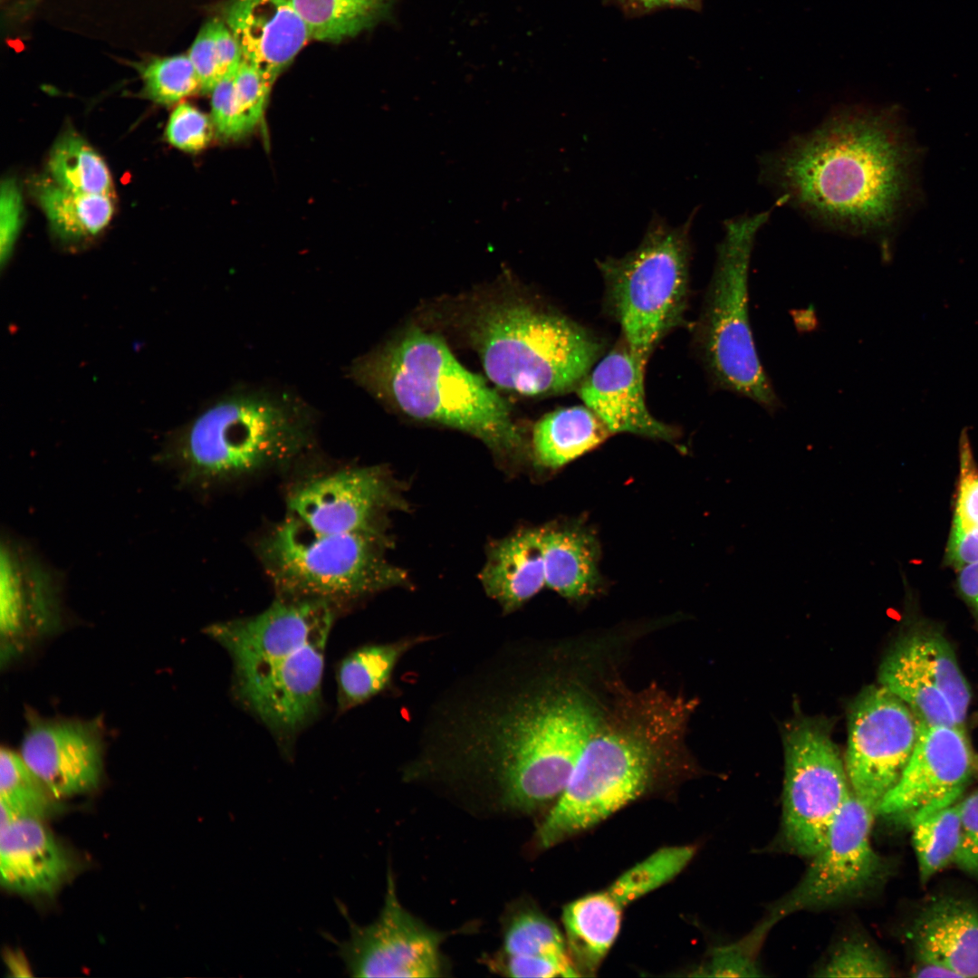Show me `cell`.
<instances>
[{"label":"cell","instance_id":"6da1fadb","mask_svg":"<svg viewBox=\"0 0 978 978\" xmlns=\"http://www.w3.org/2000/svg\"><path fill=\"white\" fill-rule=\"evenodd\" d=\"M519 652L496 654L437 702L408 775L477 778L519 811L558 790L580 748V715L561 678L531 671Z\"/></svg>","mask_w":978,"mask_h":978},{"label":"cell","instance_id":"7a4b0ae2","mask_svg":"<svg viewBox=\"0 0 978 978\" xmlns=\"http://www.w3.org/2000/svg\"><path fill=\"white\" fill-rule=\"evenodd\" d=\"M917 152L895 110L847 107L762 159V177L834 230L878 239L885 255L914 189Z\"/></svg>","mask_w":978,"mask_h":978},{"label":"cell","instance_id":"3957f363","mask_svg":"<svg viewBox=\"0 0 978 978\" xmlns=\"http://www.w3.org/2000/svg\"><path fill=\"white\" fill-rule=\"evenodd\" d=\"M689 710L683 698L647 688L601 716L537 831L538 845L589 829L658 786L680 753Z\"/></svg>","mask_w":978,"mask_h":978},{"label":"cell","instance_id":"277c9868","mask_svg":"<svg viewBox=\"0 0 978 978\" xmlns=\"http://www.w3.org/2000/svg\"><path fill=\"white\" fill-rule=\"evenodd\" d=\"M334 604L279 597L257 615L206 629L232 659L239 702L282 741L293 739L321 709Z\"/></svg>","mask_w":978,"mask_h":978},{"label":"cell","instance_id":"5b68a950","mask_svg":"<svg viewBox=\"0 0 978 978\" xmlns=\"http://www.w3.org/2000/svg\"><path fill=\"white\" fill-rule=\"evenodd\" d=\"M355 380L406 416L459 429L494 452L515 457L524 447L508 404L465 369L439 335L410 327L358 360Z\"/></svg>","mask_w":978,"mask_h":978},{"label":"cell","instance_id":"8992f818","mask_svg":"<svg viewBox=\"0 0 978 978\" xmlns=\"http://www.w3.org/2000/svg\"><path fill=\"white\" fill-rule=\"evenodd\" d=\"M313 418L290 394L235 391L172 435L162 458L192 485L210 487L282 468L302 456Z\"/></svg>","mask_w":978,"mask_h":978},{"label":"cell","instance_id":"52a82bcc","mask_svg":"<svg viewBox=\"0 0 978 978\" xmlns=\"http://www.w3.org/2000/svg\"><path fill=\"white\" fill-rule=\"evenodd\" d=\"M465 329L488 379L526 397L577 388L604 350L585 327L514 292L476 302L465 316Z\"/></svg>","mask_w":978,"mask_h":978},{"label":"cell","instance_id":"ba28073f","mask_svg":"<svg viewBox=\"0 0 978 978\" xmlns=\"http://www.w3.org/2000/svg\"><path fill=\"white\" fill-rule=\"evenodd\" d=\"M693 219L673 226L654 217L638 247L598 262L609 311L643 372L657 344L684 319Z\"/></svg>","mask_w":978,"mask_h":978},{"label":"cell","instance_id":"9c48e42d","mask_svg":"<svg viewBox=\"0 0 978 978\" xmlns=\"http://www.w3.org/2000/svg\"><path fill=\"white\" fill-rule=\"evenodd\" d=\"M771 210L726 221L700 317L697 340L705 365L722 389L770 413L781 405L758 357L748 309V278L756 235Z\"/></svg>","mask_w":978,"mask_h":978},{"label":"cell","instance_id":"30bf717a","mask_svg":"<svg viewBox=\"0 0 978 978\" xmlns=\"http://www.w3.org/2000/svg\"><path fill=\"white\" fill-rule=\"evenodd\" d=\"M380 539L379 532H319L289 514L256 551L279 597L336 603L405 581L404 571L387 561Z\"/></svg>","mask_w":978,"mask_h":978},{"label":"cell","instance_id":"8fae6325","mask_svg":"<svg viewBox=\"0 0 978 978\" xmlns=\"http://www.w3.org/2000/svg\"><path fill=\"white\" fill-rule=\"evenodd\" d=\"M781 839L790 852L812 858L852 795L845 763L827 725L799 718L784 734Z\"/></svg>","mask_w":978,"mask_h":978},{"label":"cell","instance_id":"7c38bea8","mask_svg":"<svg viewBox=\"0 0 978 978\" xmlns=\"http://www.w3.org/2000/svg\"><path fill=\"white\" fill-rule=\"evenodd\" d=\"M876 813L852 793L804 876L775 902L767 918L776 924L796 912L836 906L878 884L886 875L887 862L871 842Z\"/></svg>","mask_w":978,"mask_h":978},{"label":"cell","instance_id":"4fadbf2b","mask_svg":"<svg viewBox=\"0 0 978 978\" xmlns=\"http://www.w3.org/2000/svg\"><path fill=\"white\" fill-rule=\"evenodd\" d=\"M918 725L908 705L880 685L851 705L845 768L853 795L877 813L909 762Z\"/></svg>","mask_w":978,"mask_h":978},{"label":"cell","instance_id":"5bb4252c","mask_svg":"<svg viewBox=\"0 0 978 978\" xmlns=\"http://www.w3.org/2000/svg\"><path fill=\"white\" fill-rule=\"evenodd\" d=\"M442 935L427 927L399 903L392 875L378 918L367 925L350 924V936L338 954L354 977L440 976Z\"/></svg>","mask_w":978,"mask_h":978},{"label":"cell","instance_id":"9a60e30c","mask_svg":"<svg viewBox=\"0 0 978 978\" xmlns=\"http://www.w3.org/2000/svg\"><path fill=\"white\" fill-rule=\"evenodd\" d=\"M977 764L964 730L919 722L912 755L877 813L909 824L959 801Z\"/></svg>","mask_w":978,"mask_h":978},{"label":"cell","instance_id":"2e32d148","mask_svg":"<svg viewBox=\"0 0 978 978\" xmlns=\"http://www.w3.org/2000/svg\"><path fill=\"white\" fill-rule=\"evenodd\" d=\"M396 500L390 478L379 466L340 469L309 477L289 492V514L324 533L379 532V522Z\"/></svg>","mask_w":978,"mask_h":978},{"label":"cell","instance_id":"e0dca14e","mask_svg":"<svg viewBox=\"0 0 978 978\" xmlns=\"http://www.w3.org/2000/svg\"><path fill=\"white\" fill-rule=\"evenodd\" d=\"M20 756L59 800L95 790L103 771L104 740L96 720L43 717L32 709Z\"/></svg>","mask_w":978,"mask_h":978},{"label":"cell","instance_id":"ac0fdd59","mask_svg":"<svg viewBox=\"0 0 978 978\" xmlns=\"http://www.w3.org/2000/svg\"><path fill=\"white\" fill-rule=\"evenodd\" d=\"M59 587L49 570L21 544L1 547L0 661L8 666L61 624Z\"/></svg>","mask_w":978,"mask_h":978},{"label":"cell","instance_id":"d6986e66","mask_svg":"<svg viewBox=\"0 0 978 978\" xmlns=\"http://www.w3.org/2000/svg\"><path fill=\"white\" fill-rule=\"evenodd\" d=\"M644 380L645 372L622 340L596 362L576 389L611 435L673 441L676 429L654 417L647 407Z\"/></svg>","mask_w":978,"mask_h":978},{"label":"cell","instance_id":"ffe728a7","mask_svg":"<svg viewBox=\"0 0 978 978\" xmlns=\"http://www.w3.org/2000/svg\"><path fill=\"white\" fill-rule=\"evenodd\" d=\"M910 939L917 977H978V909L962 898L928 903L915 919Z\"/></svg>","mask_w":978,"mask_h":978},{"label":"cell","instance_id":"44dd1931","mask_svg":"<svg viewBox=\"0 0 978 978\" xmlns=\"http://www.w3.org/2000/svg\"><path fill=\"white\" fill-rule=\"evenodd\" d=\"M223 21L236 38L243 60L272 85L312 40L290 0H227Z\"/></svg>","mask_w":978,"mask_h":978},{"label":"cell","instance_id":"7402d4cb","mask_svg":"<svg viewBox=\"0 0 978 978\" xmlns=\"http://www.w3.org/2000/svg\"><path fill=\"white\" fill-rule=\"evenodd\" d=\"M73 871V861L41 820L17 819L0 828L1 885L27 896H52Z\"/></svg>","mask_w":978,"mask_h":978},{"label":"cell","instance_id":"603a6c76","mask_svg":"<svg viewBox=\"0 0 978 978\" xmlns=\"http://www.w3.org/2000/svg\"><path fill=\"white\" fill-rule=\"evenodd\" d=\"M486 593L503 612L519 609L545 586L541 529L523 530L497 543L481 574Z\"/></svg>","mask_w":978,"mask_h":978},{"label":"cell","instance_id":"cb8c5ba5","mask_svg":"<svg viewBox=\"0 0 978 978\" xmlns=\"http://www.w3.org/2000/svg\"><path fill=\"white\" fill-rule=\"evenodd\" d=\"M622 908L607 890L589 894L564 907L566 945L580 975L598 970L619 932Z\"/></svg>","mask_w":978,"mask_h":978},{"label":"cell","instance_id":"d4e9b609","mask_svg":"<svg viewBox=\"0 0 978 978\" xmlns=\"http://www.w3.org/2000/svg\"><path fill=\"white\" fill-rule=\"evenodd\" d=\"M541 531L545 586L572 599L592 594L599 582L598 549L593 537L573 528Z\"/></svg>","mask_w":978,"mask_h":978},{"label":"cell","instance_id":"484cf974","mask_svg":"<svg viewBox=\"0 0 978 978\" xmlns=\"http://www.w3.org/2000/svg\"><path fill=\"white\" fill-rule=\"evenodd\" d=\"M610 432L585 405L562 408L544 415L532 430L536 462L556 469L603 443Z\"/></svg>","mask_w":978,"mask_h":978},{"label":"cell","instance_id":"4316f807","mask_svg":"<svg viewBox=\"0 0 978 978\" xmlns=\"http://www.w3.org/2000/svg\"><path fill=\"white\" fill-rule=\"evenodd\" d=\"M429 639L427 636L366 645L348 654L337 670L339 709L358 706L385 690L399 659L412 647Z\"/></svg>","mask_w":978,"mask_h":978},{"label":"cell","instance_id":"83f0119b","mask_svg":"<svg viewBox=\"0 0 978 978\" xmlns=\"http://www.w3.org/2000/svg\"><path fill=\"white\" fill-rule=\"evenodd\" d=\"M879 685L905 702L918 722L962 727L945 696L926 676L904 637L885 657L878 671Z\"/></svg>","mask_w":978,"mask_h":978},{"label":"cell","instance_id":"f1b7e54d","mask_svg":"<svg viewBox=\"0 0 978 978\" xmlns=\"http://www.w3.org/2000/svg\"><path fill=\"white\" fill-rule=\"evenodd\" d=\"M34 190L52 227L64 239L93 236L108 225L113 215L110 195L75 192L53 179L38 181Z\"/></svg>","mask_w":978,"mask_h":978},{"label":"cell","instance_id":"f546056e","mask_svg":"<svg viewBox=\"0 0 978 978\" xmlns=\"http://www.w3.org/2000/svg\"><path fill=\"white\" fill-rule=\"evenodd\" d=\"M312 40L340 43L370 28L393 0H290Z\"/></svg>","mask_w":978,"mask_h":978},{"label":"cell","instance_id":"4dcf8cb0","mask_svg":"<svg viewBox=\"0 0 978 978\" xmlns=\"http://www.w3.org/2000/svg\"><path fill=\"white\" fill-rule=\"evenodd\" d=\"M919 666L949 702L960 727L971 700L970 686L949 642L936 629L920 625L904 636Z\"/></svg>","mask_w":978,"mask_h":978},{"label":"cell","instance_id":"1f68e13d","mask_svg":"<svg viewBox=\"0 0 978 978\" xmlns=\"http://www.w3.org/2000/svg\"><path fill=\"white\" fill-rule=\"evenodd\" d=\"M0 828L21 818L42 820L59 810V799L19 753L7 747L0 751Z\"/></svg>","mask_w":978,"mask_h":978},{"label":"cell","instance_id":"d6a6232c","mask_svg":"<svg viewBox=\"0 0 978 978\" xmlns=\"http://www.w3.org/2000/svg\"><path fill=\"white\" fill-rule=\"evenodd\" d=\"M48 168L59 186L81 193L110 195L112 179L102 158L80 136L70 131L51 149Z\"/></svg>","mask_w":978,"mask_h":978},{"label":"cell","instance_id":"836d02e7","mask_svg":"<svg viewBox=\"0 0 978 978\" xmlns=\"http://www.w3.org/2000/svg\"><path fill=\"white\" fill-rule=\"evenodd\" d=\"M922 884L954 863L961 836L959 801L910 823Z\"/></svg>","mask_w":978,"mask_h":978},{"label":"cell","instance_id":"e575fe53","mask_svg":"<svg viewBox=\"0 0 978 978\" xmlns=\"http://www.w3.org/2000/svg\"><path fill=\"white\" fill-rule=\"evenodd\" d=\"M692 846L662 848L624 872L607 891L624 907L676 877L691 861Z\"/></svg>","mask_w":978,"mask_h":978},{"label":"cell","instance_id":"d590c367","mask_svg":"<svg viewBox=\"0 0 978 978\" xmlns=\"http://www.w3.org/2000/svg\"><path fill=\"white\" fill-rule=\"evenodd\" d=\"M502 957L570 958L566 942L556 925L533 909L522 910L508 922Z\"/></svg>","mask_w":978,"mask_h":978},{"label":"cell","instance_id":"8d00e7d4","mask_svg":"<svg viewBox=\"0 0 978 978\" xmlns=\"http://www.w3.org/2000/svg\"><path fill=\"white\" fill-rule=\"evenodd\" d=\"M146 97L161 104H173L201 90L187 54L154 57L139 64Z\"/></svg>","mask_w":978,"mask_h":978},{"label":"cell","instance_id":"74e56055","mask_svg":"<svg viewBox=\"0 0 978 978\" xmlns=\"http://www.w3.org/2000/svg\"><path fill=\"white\" fill-rule=\"evenodd\" d=\"M774 924L767 917L737 942L717 947L695 973L696 976L753 977L762 975L758 954Z\"/></svg>","mask_w":978,"mask_h":978},{"label":"cell","instance_id":"f35d334b","mask_svg":"<svg viewBox=\"0 0 978 978\" xmlns=\"http://www.w3.org/2000/svg\"><path fill=\"white\" fill-rule=\"evenodd\" d=\"M826 977H885L890 969L878 950L862 937H850L838 944L817 972Z\"/></svg>","mask_w":978,"mask_h":978},{"label":"cell","instance_id":"ab89813d","mask_svg":"<svg viewBox=\"0 0 978 978\" xmlns=\"http://www.w3.org/2000/svg\"><path fill=\"white\" fill-rule=\"evenodd\" d=\"M214 128L212 120L204 112L188 103H180L170 114L166 136L174 147L195 152L208 145Z\"/></svg>","mask_w":978,"mask_h":978},{"label":"cell","instance_id":"60d3db41","mask_svg":"<svg viewBox=\"0 0 978 978\" xmlns=\"http://www.w3.org/2000/svg\"><path fill=\"white\" fill-rule=\"evenodd\" d=\"M210 92L211 120L220 136L235 139L252 130L236 101L234 74L221 79Z\"/></svg>","mask_w":978,"mask_h":978},{"label":"cell","instance_id":"b9f144b4","mask_svg":"<svg viewBox=\"0 0 978 978\" xmlns=\"http://www.w3.org/2000/svg\"><path fill=\"white\" fill-rule=\"evenodd\" d=\"M272 86L256 68L244 60L234 73L236 101L251 129L263 118Z\"/></svg>","mask_w":978,"mask_h":978},{"label":"cell","instance_id":"7bdbcfd3","mask_svg":"<svg viewBox=\"0 0 978 978\" xmlns=\"http://www.w3.org/2000/svg\"><path fill=\"white\" fill-rule=\"evenodd\" d=\"M954 516L966 525L978 527V469L965 432L960 438V474Z\"/></svg>","mask_w":978,"mask_h":978},{"label":"cell","instance_id":"ee69618b","mask_svg":"<svg viewBox=\"0 0 978 978\" xmlns=\"http://www.w3.org/2000/svg\"><path fill=\"white\" fill-rule=\"evenodd\" d=\"M187 55L198 76L202 91L210 92L224 78L215 43V19L203 25L192 43Z\"/></svg>","mask_w":978,"mask_h":978},{"label":"cell","instance_id":"f6af8a7d","mask_svg":"<svg viewBox=\"0 0 978 978\" xmlns=\"http://www.w3.org/2000/svg\"><path fill=\"white\" fill-rule=\"evenodd\" d=\"M959 808L961 836L954 864L978 878V789L959 801Z\"/></svg>","mask_w":978,"mask_h":978},{"label":"cell","instance_id":"bcb514c9","mask_svg":"<svg viewBox=\"0 0 978 978\" xmlns=\"http://www.w3.org/2000/svg\"><path fill=\"white\" fill-rule=\"evenodd\" d=\"M23 216L22 197L14 179L5 178L1 185L0 197V254L1 263L8 260L20 231Z\"/></svg>","mask_w":978,"mask_h":978},{"label":"cell","instance_id":"7dc6e473","mask_svg":"<svg viewBox=\"0 0 978 978\" xmlns=\"http://www.w3.org/2000/svg\"><path fill=\"white\" fill-rule=\"evenodd\" d=\"M978 562V527L963 523L953 516L944 554V565L956 572Z\"/></svg>","mask_w":978,"mask_h":978},{"label":"cell","instance_id":"c3c4849f","mask_svg":"<svg viewBox=\"0 0 978 978\" xmlns=\"http://www.w3.org/2000/svg\"><path fill=\"white\" fill-rule=\"evenodd\" d=\"M215 43L223 77L234 74L243 54L236 38L223 20L215 19Z\"/></svg>","mask_w":978,"mask_h":978},{"label":"cell","instance_id":"681fc988","mask_svg":"<svg viewBox=\"0 0 978 978\" xmlns=\"http://www.w3.org/2000/svg\"><path fill=\"white\" fill-rule=\"evenodd\" d=\"M955 587L978 622V562L957 571Z\"/></svg>","mask_w":978,"mask_h":978},{"label":"cell","instance_id":"f907efd6","mask_svg":"<svg viewBox=\"0 0 978 978\" xmlns=\"http://www.w3.org/2000/svg\"><path fill=\"white\" fill-rule=\"evenodd\" d=\"M644 5L647 7H653L664 5H681L688 2L689 0H638Z\"/></svg>","mask_w":978,"mask_h":978}]
</instances>
